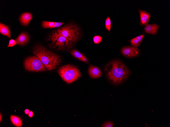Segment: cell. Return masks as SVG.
Instances as JSON below:
<instances>
[{"label":"cell","mask_w":170,"mask_h":127,"mask_svg":"<svg viewBox=\"0 0 170 127\" xmlns=\"http://www.w3.org/2000/svg\"><path fill=\"white\" fill-rule=\"evenodd\" d=\"M105 70L109 80L113 83L118 84L125 80L130 74L128 69L121 61L115 60L106 65Z\"/></svg>","instance_id":"6da1fadb"},{"label":"cell","mask_w":170,"mask_h":127,"mask_svg":"<svg viewBox=\"0 0 170 127\" xmlns=\"http://www.w3.org/2000/svg\"><path fill=\"white\" fill-rule=\"evenodd\" d=\"M33 53L49 71L55 69L61 61V58L59 56L41 45L36 46Z\"/></svg>","instance_id":"7a4b0ae2"},{"label":"cell","mask_w":170,"mask_h":127,"mask_svg":"<svg viewBox=\"0 0 170 127\" xmlns=\"http://www.w3.org/2000/svg\"><path fill=\"white\" fill-rule=\"evenodd\" d=\"M47 39L51 41L50 46L58 50L66 51L72 47L73 43L67 38L54 30L49 35Z\"/></svg>","instance_id":"3957f363"},{"label":"cell","mask_w":170,"mask_h":127,"mask_svg":"<svg viewBox=\"0 0 170 127\" xmlns=\"http://www.w3.org/2000/svg\"><path fill=\"white\" fill-rule=\"evenodd\" d=\"M58 72L63 81L69 84L78 79L81 74L78 68L74 65H67L62 66L58 69Z\"/></svg>","instance_id":"277c9868"},{"label":"cell","mask_w":170,"mask_h":127,"mask_svg":"<svg viewBox=\"0 0 170 127\" xmlns=\"http://www.w3.org/2000/svg\"><path fill=\"white\" fill-rule=\"evenodd\" d=\"M56 31L73 43L78 40L80 33L78 27L73 24H69L60 27Z\"/></svg>","instance_id":"5b68a950"},{"label":"cell","mask_w":170,"mask_h":127,"mask_svg":"<svg viewBox=\"0 0 170 127\" xmlns=\"http://www.w3.org/2000/svg\"><path fill=\"white\" fill-rule=\"evenodd\" d=\"M24 67L27 70L31 71H42L47 70L46 68L36 56L27 58L24 62Z\"/></svg>","instance_id":"8992f818"},{"label":"cell","mask_w":170,"mask_h":127,"mask_svg":"<svg viewBox=\"0 0 170 127\" xmlns=\"http://www.w3.org/2000/svg\"><path fill=\"white\" fill-rule=\"evenodd\" d=\"M140 51V50L137 47L130 46L124 47L121 50L122 54L124 56L131 58L137 56L139 54Z\"/></svg>","instance_id":"52a82bcc"},{"label":"cell","mask_w":170,"mask_h":127,"mask_svg":"<svg viewBox=\"0 0 170 127\" xmlns=\"http://www.w3.org/2000/svg\"><path fill=\"white\" fill-rule=\"evenodd\" d=\"M138 11L140 18V25L141 26L147 25L148 24L150 17L149 13L141 10H139Z\"/></svg>","instance_id":"ba28073f"},{"label":"cell","mask_w":170,"mask_h":127,"mask_svg":"<svg viewBox=\"0 0 170 127\" xmlns=\"http://www.w3.org/2000/svg\"><path fill=\"white\" fill-rule=\"evenodd\" d=\"M88 72L90 77L94 79L100 77L102 74L101 71L98 67L93 65L89 66Z\"/></svg>","instance_id":"9c48e42d"},{"label":"cell","mask_w":170,"mask_h":127,"mask_svg":"<svg viewBox=\"0 0 170 127\" xmlns=\"http://www.w3.org/2000/svg\"><path fill=\"white\" fill-rule=\"evenodd\" d=\"M29 40V37L26 33L22 32L15 39L17 44L23 45L26 43Z\"/></svg>","instance_id":"30bf717a"},{"label":"cell","mask_w":170,"mask_h":127,"mask_svg":"<svg viewBox=\"0 0 170 127\" xmlns=\"http://www.w3.org/2000/svg\"><path fill=\"white\" fill-rule=\"evenodd\" d=\"M64 24L62 22H53L43 21L41 23L42 27L45 28L59 27Z\"/></svg>","instance_id":"8fae6325"},{"label":"cell","mask_w":170,"mask_h":127,"mask_svg":"<svg viewBox=\"0 0 170 127\" xmlns=\"http://www.w3.org/2000/svg\"><path fill=\"white\" fill-rule=\"evenodd\" d=\"M70 53L72 55L78 60L87 63H89L86 57L77 50L74 49L71 51Z\"/></svg>","instance_id":"7c38bea8"},{"label":"cell","mask_w":170,"mask_h":127,"mask_svg":"<svg viewBox=\"0 0 170 127\" xmlns=\"http://www.w3.org/2000/svg\"><path fill=\"white\" fill-rule=\"evenodd\" d=\"M32 17L31 13L25 12L23 13L21 15L19 18L20 22L23 25L27 26Z\"/></svg>","instance_id":"4fadbf2b"},{"label":"cell","mask_w":170,"mask_h":127,"mask_svg":"<svg viewBox=\"0 0 170 127\" xmlns=\"http://www.w3.org/2000/svg\"><path fill=\"white\" fill-rule=\"evenodd\" d=\"M159 27V25L156 24H148L145 27L144 30L146 33L154 35L157 34Z\"/></svg>","instance_id":"5bb4252c"},{"label":"cell","mask_w":170,"mask_h":127,"mask_svg":"<svg viewBox=\"0 0 170 127\" xmlns=\"http://www.w3.org/2000/svg\"><path fill=\"white\" fill-rule=\"evenodd\" d=\"M144 36V34L141 35L131 39L130 41L131 45L133 47H136L139 46L142 42Z\"/></svg>","instance_id":"9a60e30c"},{"label":"cell","mask_w":170,"mask_h":127,"mask_svg":"<svg viewBox=\"0 0 170 127\" xmlns=\"http://www.w3.org/2000/svg\"><path fill=\"white\" fill-rule=\"evenodd\" d=\"M0 32L2 34L10 38V33L9 27L1 23H0Z\"/></svg>","instance_id":"2e32d148"},{"label":"cell","mask_w":170,"mask_h":127,"mask_svg":"<svg viewBox=\"0 0 170 127\" xmlns=\"http://www.w3.org/2000/svg\"><path fill=\"white\" fill-rule=\"evenodd\" d=\"M10 118L12 123L17 127H21L22 125V120L18 116L11 115Z\"/></svg>","instance_id":"e0dca14e"},{"label":"cell","mask_w":170,"mask_h":127,"mask_svg":"<svg viewBox=\"0 0 170 127\" xmlns=\"http://www.w3.org/2000/svg\"><path fill=\"white\" fill-rule=\"evenodd\" d=\"M105 28L109 31H110L111 27V22L110 18L108 16L105 20Z\"/></svg>","instance_id":"ac0fdd59"},{"label":"cell","mask_w":170,"mask_h":127,"mask_svg":"<svg viewBox=\"0 0 170 127\" xmlns=\"http://www.w3.org/2000/svg\"><path fill=\"white\" fill-rule=\"evenodd\" d=\"M102 37L99 35L95 36L93 38L94 42L96 44H99L102 42Z\"/></svg>","instance_id":"d6986e66"},{"label":"cell","mask_w":170,"mask_h":127,"mask_svg":"<svg viewBox=\"0 0 170 127\" xmlns=\"http://www.w3.org/2000/svg\"><path fill=\"white\" fill-rule=\"evenodd\" d=\"M16 44H17V43L15 40L13 39H11L9 41L7 47H12L15 45Z\"/></svg>","instance_id":"ffe728a7"},{"label":"cell","mask_w":170,"mask_h":127,"mask_svg":"<svg viewBox=\"0 0 170 127\" xmlns=\"http://www.w3.org/2000/svg\"><path fill=\"white\" fill-rule=\"evenodd\" d=\"M102 127H113V123L110 122H108L104 123Z\"/></svg>","instance_id":"44dd1931"},{"label":"cell","mask_w":170,"mask_h":127,"mask_svg":"<svg viewBox=\"0 0 170 127\" xmlns=\"http://www.w3.org/2000/svg\"><path fill=\"white\" fill-rule=\"evenodd\" d=\"M33 115V112L32 111H30L28 114V116L30 117H32Z\"/></svg>","instance_id":"7402d4cb"},{"label":"cell","mask_w":170,"mask_h":127,"mask_svg":"<svg viewBox=\"0 0 170 127\" xmlns=\"http://www.w3.org/2000/svg\"><path fill=\"white\" fill-rule=\"evenodd\" d=\"M30 112V110L28 109H26L24 111V113L26 114H28Z\"/></svg>","instance_id":"603a6c76"},{"label":"cell","mask_w":170,"mask_h":127,"mask_svg":"<svg viewBox=\"0 0 170 127\" xmlns=\"http://www.w3.org/2000/svg\"><path fill=\"white\" fill-rule=\"evenodd\" d=\"M2 116L1 115V114H0V122L2 120Z\"/></svg>","instance_id":"cb8c5ba5"}]
</instances>
